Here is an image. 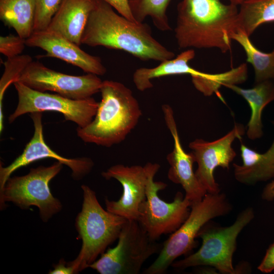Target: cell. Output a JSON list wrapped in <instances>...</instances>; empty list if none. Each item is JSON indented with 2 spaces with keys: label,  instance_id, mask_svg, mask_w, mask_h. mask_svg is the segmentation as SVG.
<instances>
[{
  "label": "cell",
  "instance_id": "6da1fadb",
  "mask_svg": "<svg viewBox=\"0 0 274 274\" xmlns=\"http://www.w3.org/2000/svg\"><path fill=\"white\" fill-rule=\"evenodd\" d=\"M104 0H96L81 39V44L126 52L144 61L159 62L175 57L152 35L149 25L129 20Z\"/></svg>",
  "mask_w": 274,
  "mask_h": 274
},
{
  "label": "cell",
  "instance_id": "7a4b0ae2",
  "mask_svg": "<svg viewBox=\"0 0 274 274\" xmlns=\"http://www.w3.org/2000/svg\"><path fill=\"white\" fill-rule=\"evenodd\" d=\"M237 6L220 0H181L175 28L179 47L230 50V35L238 29Z\"/></svg>",
  "mask_w": 274,
  "mask_h": 274
},
{
  "label": "cell",
  "instance_id": "3957f363",
  "mask_svg": "<svg viewBox=\"0 0 274 274\" xmlns=\"http://www.w3.org/2000/svg\"><path fill=\"white\" fill-rule=\"evenodd\" d=\"M101 101L92 121L78 127V136L84 142L110 147L124 141L142 116L139 104L131 90L112 80L102 81Z\"/></svg>",
  "mask_w": 274,
  "mask_h": 274
},
{
  "label": "cell",
  "instance_id": "277c9868",
  "mask_svg": "<svg viewBox=\"0 0 274 274\" xmlns=\"http://www.w3.org/2000/svg\"><path fill=\"white\" fill-rule=\"evenodd\" d=\"M81 188L82 207L76 218L75 226L82 244L78 256L67 262L75 273L89 267L118 239L127 220L105 211L99 203L95 192L89 186L83 185Z\"/></svg>",
  "mask_w": 274,
  "mask_h": 274
},
{
  "label": "cell",
  "instance_id": "5b68a950",
  "mask_svg": "<svg viewBox=\"0 0 274 274\" xmlns=\"http://www.w3.org/2000/svg\"><path fill=\"white\" fill-rule=\"evenodd\" d=\"M190 208L187 219L164 242L158 256L143 273H165L177 258L195 247V239L201 228L211 219L229 214L232 206L224 194L207 193Z\"/></svg>",
  "mask_w": 274,
  "mask_h": 274
},
{
  "label": "cell",
  "instance_id": "8992f818",
  "mask_svg": "<svg viewBox=\"0 0 274 274\" xmlns=\"http://www.w3.org/2000/svg\"><path fill=\"white\" fill-rule=\"evenodd\" d=\"M252 208L248 207L238 215L231 225L222 227L207 223L197 236L202 244L196 252L174 261L172 266L184 269L190 267L211 266L221 273H236L232 257L236 248V239L242 230L254 219Z\"/></svg>",
  "mask_w": 274,
  "mask_h": 274
},
{
  "label": "cell",
  "instance_id": "52a82bcc",
  "mask_svg": "<svg viewBox=\"0 0 274 274\" xmlns=\"http://www.w3.org/2000/svg\"><path fill=\"white\" fill-rule=\"evenodd\" d=\"M118 239L115 247L109 248L89 267L100 274H138L145 262L162 247L134 220H126Z\"/></svg>",
  "mask_w": 274,
  "mask_h": 274
},
{
  "label": "cell",
  "instance_id": "ba28073f",
  "mask_svg": "<svg viewBox=\"0 0 274 274\" xmlns=\"http://www.w3.org/2000/svg\"><path fill=\"white\" fill-rule=\"evenodd\" d=\"M63 164L58 161L49 166L32 168L24 176L10 177L0 191L1 208L10 201L22 209L36 206L44 222L62 209L60 201L52 194L49 184L59 174Z\"/></svg>",
  "mask_w": 274,
  "mask_h": 274
},
{
  "label": "cell",
  "instance_id": "9c48e42d",
  "mask_svg": "<svg viewBox=\"0 0 274 274\" xmlns=\"http://www.w3.org/2000/svg\"><path fill=\"white\" fill-rule=\"evenodd\" d=\"M146 198L141 204L138 221L153 240L156 241L162 234H171L185 221L190 213L192 203L181 192H178L174 200L167 202L158 194L167 185L161 181H155L154 177L160 165L148 162Z\"/></svg>",
  "mask_w": 274,
  "mask_h": 274
},
{
  "label": "cell",
  "instance_id": "30bf717a",
  "mask_svg": "<svg viewBox=\"0 0 274 274\" xmlns=\"http://www.w3.org/2000/svg\"><path fill=\"white\" fill-rule=\"evenodd\" d=\"M18 102L14 112L9 117V123L26 113L55 111L62 114L67 121L77 124L79 127L88 125L94 117L98 106L93 97L76 100L58 94L32 89L19 81L14 83Z\"/></svg>",
  "mask_w": 274,
  "mask_h": 274
},
{
  "label": "cell",
  "instance_id": "8fae6325",
  "mask_svg": "<svg viewBox=\"0 0 274 274\" xmlns=\"http://www.w3.org/2000/svg\"><path fill=\"white\" fill-rule=\"evenodd\" d=\"M18 81L37 91H49L76 100L91 97L100 91L102 82L95 74H65L50 69L38 61H32L28 65Z\"/></svg>",
  "mask_w": 274,
  "mask_h": 274
},
{
  "label": "cell",
  "instance_id": "7c38bea8",
  "mask_svg": "<svg viewBox=\"0 0 274 274\" xmlns=\"http://www.w3.org/2000/svg\"><path fill=\"white\" fill-rule=\"evenodd\" d=\"M245 133L243 124L235 123L232 129L221 138L214 141L197 139L189 144L197 168L195 176L207 193H218L219 185L216 182L214 173L217 167L229 168L236 154L232 144L237 139L241 140Z\"/></svg>",
  "mask_w": 274,
  "mask_h": 274
},
{
  "label": "cell",
  "instance_id": "4fadbf2b",
  "mask_svg": "<svg viewBox=\"0 0 274 274\" xmlns=\"http://www.w3.org/2000/svg\"><path fill=\"white\" fill-rule=\"evenodd\" d=\"M34 126L33 135L26 144L23 152L10 165L0 166V191L11 175L18 168L28 165L37 160L53 158L68 166L75 180H80L92 170L94 163L88 157L68 158L63 157L53 151L45 143L43 136L42 112L30 113Z\"/></svg>",
  "mask_w": 274,
  "mask_h": 274
},
{
  "label": "cell",
  "instance_id": "5bb4252c",
  "mask_svg": "<svg viewBox=\"0 0 274 274\" xmlns=\"http://www.w3.org/2000/svg\"><path fill=\"white\" fill-rule=\"evenodd\" d=\"M107 180H117L123 188L117 201L105 199L106 210L127 220H138L141 204L146 198L148 170L146 166L116 164L101 173Z\"/></svg>",
  "mask_w": 274,
  "mask_h": 274
},
{
  "label": "cell",
  "instance_id": "9a60e30c",
  "mask_svg": "<svg viewBox=\"0 0 274 274\" xmlns=\"http://www.w3.org/2000/svg\"><path fill=\"white\" fill-rule=\"evenodd\" d=\"M162 110L165 122L174 140L173 150L166 156L170 166L167 177L172 182L182 186L185 192V197L192 204L201 200L207 192L193 171L195 160L192 153L186 152L182 146L172 108L164 104Z\"/></svg>",
  "mask_w": 274,
  "mask_h": 274
},
{
  "label": "cell",
  "instance_id": "2e32d148",
  "mask_svg": "<svg viewBox=\"0 0 274 274\" xmlns=\"http://www.w3.org/2000/svg\"><path fill=\"white\" fill-rule=\"evenodd\" d=\"M26 45L44 50L46 56L55 57L81 68L87 73L102 76L107 72L101 59L91 55L59 33L48 29L34 31Z\"/></svg>",
  "mask_w": 274,
  "mask_h": 274
},
{
  "label": "cell",
  "instance_id": "e0dca14e",
  "mask_svg": "<svg viewBox=\"0 0 274 274\" xmlns=\"http://www.w3.org/2000/svg\"><path fill=\"white\" fill-rule=\"evenodd\" d=\"M96 0H62L48 29L59 33L80 46Z\"/></svg>",
  "mask_w": 274,
  "mask_h": 274
},
{
  "label": "cell",
  "instance_id": "ac0fdd59",
  "mask_svg": "<svg viewBox=\"0 0 274 274\" xmlns=\"http://www.w3.org/2000/svg\"><path fill=\"white\" fill-rule=\"evenodd\" d=\"M274 126V121H272ZM242 164H233L235 179L246 185H254L274 178V140L270 148L261 153L242 143Z\"/></svg>",
  "mask_w": 274,
  "mask_h": 274
},
{
  "label": "cell",
  "instance_id": "d6986e66",
  "mask_svg": "<svg viewBox=\"0 0 274 274\" xmlns=\"http://www.w3.org/2000/svg\"><path fill=\"white\" fill-rule=\"evenodd\" d=\"M225 87L242 96L250 107L251 116L247 125L248 138L254 140L261 138L263 134L262 113L265 107L274 101V81L266 80L256 83L249 89L233 84Z\"/></svg>",
  "mask_w": 274,
  "mask_h": 274
},
{
  "label": "cell",
  "instance_id": "ffe728a7",
  "mask_svg": "<svg viewBox=\"0 0 274 274\" xmlns=\"http://www.w3.org/2000/svg\"><path fill=\"white\" fill-rule=\"evenodd\" d=\"M195 55V53L193 49H188L175 58L160 62L155 67L139 68L133 74L134 84L139 90L144 91L153 87L151 80L155 78L177 75H201L203 72L193 68L189 64Z\"/></svg>",
  "mask_w": 274,
  "mask_h": 274
},
{
  "label": "cell",
  "instance_id": "44dd1931",
  "mask_svg": "<svg viewBox=\"0 0 274 274\" xmlns=\"http://www.w3.org/2000/svg\"><path fill=\"white\" fill-rule=\"evenodd\" d=\"M35 13V0H0L1 20L26 40L33 32Z\"/></svg>",
  "mask_w": 274,
  "mask_h": 274
},
{
  "label": "cell",
  "instance_id": "7402d4cb",
  "mask_svg": "<svg viewBox=\"0 0 274 274\" xmlns=\"http://www.w3.org/2000/svg\"><path fill=\"white\" fill-rule=\"evenodd\" d=\"M244 49L247 62L253 66L255 74V84L266 80L274 81V49L265 53L258 49L244 31L238 29L230 35Z\"/></svg>",
  "mask_w": 274,
  "mask_h": 274
},
{
  "label": "cell",
  "instance_id": "603a6c76",
  "mask_svg": "<svg viewBox=\"0 0 274 274\" xmlns=\"http://www.w3.org/2000/svg\"><path fill=\"white\" fill-rule=\"evenodd\" d=\"M274 21V0H249L240 5L237 27L249 37L260 25Z\"/></svg>",
  "mask_w": 274,
  "mask_h": 274
},
{
  "label": "cell",
  "instance_id": "cb8c5ba5",
  "mask_svg": "<svg viewBox=\"0 0 274 274\" xmlns=\"http://www.w3.org/2000/svg\"><path fill=\"white\" fill-rule=\"evenodd\" d=\"M247 77L248 67L245 63L220 74L203 73L201 75L191 76L192 82L197 90L205 96H210L215 93L222 100L223 99L219 92L222 86L242 83Z\"/></svg>",
  "mask_w": 274,
  "mask_h": 274
},
{
  "label": "cell",
  "instance_id": "d4e9b609",
  "mask_svg": "<svg viewBox=\"0 0 274 274\" xmlns=\"http://www.w3.org/2000/svg\"><path fill=\"white\" fill-rule=\"evenodd\" d=\"M171 0H128L132 15L136 22H143L150 17L160 31L171 29L166 14Z\"/></svg>",
  "mask_w": 274,
  "mask_h": 274
},
{
  "label": "cell",
  "instance_id": "484cf974",
  "mask_svg": "<svg viewBox=\"0 0 274 274\" xmlns=\"http://www.w3.org/2000/svg\"><path fill=\"white\" fill-rule=\"evenodd\" d=\"M32 61L28 54L19 55L7 58L4 62V72L0 80V131L3 129V101L8 87L19 81L20 76L28 65Z\"/></svg>",
  "mask_w": 274,
  "mask_h": 274
},
{
  "label": "cell",
  "instance_id": "4316f807",
  "mask_svg": "<svg viewBox=\"0 0 274 274\" xmlns=\"http://www.w3.org/2000/svg\"><path fill=\"white\" fill-rule=\"evenodd\" d=\"M33 32L47 29L62 0H35Z\"/></svg>",
  "mask_w": 274,
  "mask_h": 274
},
{
  "label": "cell",
  "instance_id": "83f0119b",
  "mask_svg": "<svg viewBox=\"0 0 274 274\" xmlns=\"http://www.w3.org/2000/svg\"><path fill=\"white\" fill-rule=\"evenodd\" d=\"M26 39L10 34L0 37V52L7 58L20 55L26 46Z\"/></svg>",
  "mask_w": 274,
  "mask_h": 274
},
{
  "label": "cell",
  "instance_id": "f1b7e54d",
  "mask_svg": "<svg viewBox=\"0 0 274 274\" xmlns=\"http://www.w3.org/2000/svg\"><path fill=\"white\" fill-rule=\"evenodd\" d=\"M257 268L261 272L266 273L274 270V242L267 249L263 259Z\"/></svg>",
  "mask_w": 274,
  "mask_h": 274
},
{
  "label": "cell",
  "instance_id": "f546056e",
  "mask_svg": "<svg viewBox=\"0 0 274 274\" xmlns=\"http://www.w3.org/2000/svg\"><path fill=\"white\" fill-rule=\"evenodd\" d=\"M104 1L110 5L120 15L130 20L136 21L131 12L128 0Z\"/></svg>",
  "mask_w": 274,
  "mask_h": 274
},
{
  "label": "cell",
  "instance_id": "4dcf8cb0",
  "mask_svg": "<svg viewBox=\"0 0 274 274\" xmlns=\"http://www.w3.org/2000/svg\"><path fill=\"white\" fill-rule=\"evenodd\" d=\"M50 274H73L75 273L72 266L68 265L64 259H60L58 263L54 266L53 270L48 272Z\"/></svg>",
  "mask_w": 274,
  "mask_h": 274
},
{
  "label": "cell",
  "instance_id": "1f68e13d",
  "mask_svg": "<svg viewBox=\"0 0 274 274\" xmlns=\"http://www.w3.org/2000/svg\"><path fill=\"white\" fill-rule=\"evenodd\" d=\"M261 197L266 201H271L274 200V180L265 186L261 193Z\"/></svg>",
  "mask_w": 274,
  "mask_h": 274
},
{
  "label": "cell",
  "instance_id": "d6a6232c",
  "mask_svg": "<svg viewBox=\"0 0 274 274\" xmlns=\"http://www.w3.org/2000/svg\"><path fill=\"white\" fill-rule=\"evenodd\" d=\"M248 1L249 0H229L230 3L236 6H240L241 4Z\"/></svg>",
  "mask_w": 274,
  "mask_h": 274
}]
</instances>
